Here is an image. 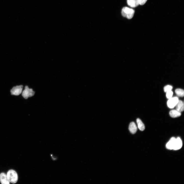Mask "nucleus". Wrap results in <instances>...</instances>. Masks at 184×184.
I'll return each instance as SVG.
<instances>
[{"label":"nucleus","mask_w":184,"mask_h":184,"mask_svg":"<svg viewBox=\"0 0 184 184\" xmlns=\"http://www.w3.org/2000/svg\"><path fill=\"white\" fill-rule=\"evenodd\" d=\"M134 12V11L132 9L125 7L122 8L121 14L123 16L130 19L133 17Z\"/></svg>","instance_id":"1"},{"label":"nucleus","mask_w":184,"mask_h":184,"mask_svg":"<svg viewBox=\"0 0 184 184\" xmlns=\"http://www.w3.org/2000/svg\"><path fill=\"white\" fill-rule=\"evenodd\" d=\"M7 176L10 182L15 184L17 182L18 176L16 172L13 170H9L7 173Z\"/></svg>","instance_id":"2"},{"label":"nucleus","mask_w":184,"mask_h":184,"mask_svg":"<svg viewBox=\"0 0 184 184\" xmlns=\"http://www.w3.org/2000/svg\"><path fill=\"white\" fill-rule=\"evenodd\" d=\"M22 95L26 99H27L29 97H31L34 95L35 92L32 89H29L27 86L25 87V89L22 92Z\"/></svg>","instance_id":"3"},{"label":"nucleus","mask_w":184,"mask_h":184,"mask_svg":"<svg viewBox=\"0 0 184 184\" xmlns=\"http://www.w3.org/2000/svg\"><path fill=\"white\" fill-rule=\"evenodd\" d=\"M23 88L22 85L14 87L11 90V95L15 96L20 95L22 92Z\"/></svg>","instance_id":"4"},{"label":"nucleus","mask_w":184,"mask_h":184,"mask_svg":"<svg viewBox=\"0 0 184 184\" xmlns=\"http://www.w3.org/2000/svg\"><path fill=\"white\" fill-rule=\"evenodd\" d=\"M179 101L178 98L177 97H171L168 101V106L170 108H173L175 106Z\"/></svg>","instance_id":"5"},{"label":"nucleus","mask_w":184,"mask_h":184,"mask_svg":"<svg viewBox=\"0 0 184 184\" xmlns=\"http://www.w3.org/2000/svg\"><path fill=\"white\" fill-rule=\"evenodd\" d=\"M182 140L179 137L176 138L173 149L174 150H178L181 148L182 146Z\"/></svg>","instance_id":"6"},{"label":"nucleus","mask_w":184,"mask_h":184,"mask_svg":"<svg viewBox=\"0 0 184 184\" xmlns=\"http://www.w3.org/2000/svg\"><path fill=\"white\" fill-rule=\"evenodd\" d=\"M0 181L2 184H9L10 182L8 179L7 175L4 173L0 174Z\"/></svg>","instance_id":"7"},{"label":"nucleus","mask_w":184,"mask_h":184,"mask_svg":"<svg viewBox=\"0 0 184 184\" xmlns=\"http://www.w3.org/2000/svg\"><path fill=\"white\" fill-rule=\"evenodd\" d=\"M176 138L173 137L169 140L166 145V148L168 149L173 150Z\"/></svg>","instance_id":"8"},{"label":"nucleus","mask_w":184,"mask_h":184,"mask_svg":"<svg viewBox=\"0 0 184 184\" xmlns=\"http://www.w3.org/2000/svg\"><path fill=\"white\" fill-rule=\"evenodd\" d=\"M127 3L131 7H136L139 4V0H127Z\"/></svg>","instance_id":"9"},{"label":"nucleus","mask_w":184,"mask_h":184,"mask_svg":"<svg viewBox=\"0 0 184 184\" xmlns=\"http://www.w3.org/2000/svg\"><path fill=\"white\" fill-rule=\"evenodd\" d=\"M176 110L180 112L184 111V103L182 101L179 100L175 106Z\"/></svg>","instance_id":"10"},{"label":"nucleus","mask_w":184,"mask_h":184,"mask_svg":"<svg viewBox=\"0 0 184 184\" xmlns=\"http://www.w3.org/2000/svg\"><path fill=\"white\" fill-rule=\"evenodd\" d=\"M129 130L130 132L132 134L136 133L137 130V128L134 122H132L131 123L129 126Z\"/></svg>","instance_id":"11"},{"label":"nucleus","mask_w":184,"mask_h":184,"mask_svg":"<svg viewBox=\"0 0 184 184\" xmlns=\"http://www.w3.org/2000/svg\"><path fill=\"white\" fill-rule=\"evenodd\" d=\"M171 117L173 118H175L179 117L181 115V112L177 111L176 110H171L169 113Z\"/></svg>","instance_id":"12"},{"label":"nucleus","mask_w":184,"mask_h":184,"mask_svg":"<svg viewBox=\"0 0 184 184\" xmlns=\"http://www.w3.org/2000/svg\"><path fill=\"white\" fill-rule=\"evenodd\" d=\"M136 121L139 129L141 131H144L145 130V127L142 120L139 118H138Z\"/></svg>","instance_id":"13"},{"label":"nucleus","mask_w":184,"mask_h":184,"mask_svg":"<svg viewBox=\"0 0 184 184\" xmlns=\"http://www.w3.org/2000/svg\"><path fill=\"white\" fill-rule=\"evenodd\" d=\"M175 93L177 95L180 97H183L184 95V90L181 89H177L175 90Z\"/></svg>","instance_id":"14"},{"label":"nucleus","mask_w":184,"mask_h":184,"mask_svg":"<svg viewBox=\"0 0 184 184\" xmlns=\"http://www.w3.org/2000/svg\"><path fill=\"white\" fill-rule=\"evenodd\" d=\"M173 89V87L170 85H167L164 88V90L165 92H167L171 91Z\"/></svg>","instance_id":"15"},{"label":"nucleus","mask_w":184,"mask_h":184,"mask_svg":"<svg viewBox=\"0 0 184 184\" xmlns=\"http://www.w3.org/2000/svg\"><path fill=\"white\" fill-rule=\"evenodd\" d=\"M173 92L170 91L167 92L166 96L168 99H170L172 97L173 95Z\"/></svg>","instance_id":"16"},{"label":"nucleus","mask_w":184,"mask_h":184,"mask_svg":"<svg viewBox=\"0 0 184 184\" xmlns=\"http://www.w3.org/2000/svg\"><path fill=\"white\" fill-rule=\"evenodd\" d=\"M147 0H139V4L141 5H144L146 2Z\"/></svg>","instance_id":"17"}]
</instances>
